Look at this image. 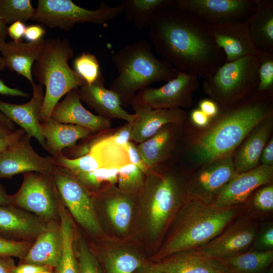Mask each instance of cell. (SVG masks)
Here are the masks:
<instances>
[{
    "mask_svg": "<svg viewBox=\"0 0 273 273\" xmlns=\"http://www.w3.org/2000/svg\"><path fill=\"white\" fill-rule=\"evenodd\" d=\"M13 131L0 122V139L11 134Z\"/></svg>",
    "mask_w": 273,
    "mask_h": 273,
    "instance_id": "obj_60",
    "label": "cell"
},
{
    "mask_svg": "<svg viewBox=\"0 0 273 273\" xmlns=\"http://www.w3.org/2000/svg\"><path fill=\"white\" fill-rule=\"evenodd\" d=\"M126 150L130 163L138 167L146 175H148L151 171L143 161L137 149V144L129 141L127 144Z\"/></svg>",
    "mask_w": 273,
    "mask_h": 273,
    "instance_id": "obj_46",
    "label": "cell"
},
{
    "mask_svg": "<svg viewBox=\"0 0 273 273\" xmlns=\"http://www.w3.org/2000/svg\"><path fill=\"white\" fill-rule=\"evenodd\" d=\"M78 93L81 101L102 117L110 120L121 119L126 122H133L135 119L134 114H130L124 109L119 95L105 87L103 74L94 83L79 87Z\"/></svg>",
    "mask_w": 273,
    "mask_h": 273,
    "instance_id": "obj_23",
    "label": "cell"
},
{
    "mask_svg": "<svg viewBox=\"0 0 273 273\" xmlns=\"http://www.w3.org/2000/svg\"><path fill=\"white\" fill-rule=\"evenodd\" d=\"M53 175L62 201L70 215L90 234H101L103 230L96 212L94 196L74 175L64 169L56 165Z\"/></svg>",
    "mask_w": 273,
    "mask_h": 273,
    "instance_id": "obj_11",
    "label": "cell"
},
{
    "mask_svg": "<svg viewBox=\"0 0 273 273\" xmlns=\"http://www.w3.org/2000/svg\"><path fill=\"white\" fill-rule=\"evenodd\" d=\"M261 165L273 166V140L271 139L263 149L259 159Z\"/></svg>",
    "mask_w": 273,
    "mask_h": 273,
    "instance_id": "obj_53",
    "label": "cell"
},
{
    "mask_svg": "<svg viewBox=\"0 0 273 273\" xmlns=\"http://www.w3.org/2000/svg\"><path fill=\"white\" fill-rule=\"evenodd\" d=\"M174 5L207 25L244 20L253 13L256 0H174Z\"/></svg>",
    "mask_w": 273,
    "mask_h": 273,
    "instance_id": "obj_16",
    "label": "cell"
},
{
    "mask_svg": "<svg viewBox=\"0 0 273 273\" xmlns=\"http://www.w3.org/2000/svg\"><path fill=\"white\" fill-rule=\"evenodd\" d=\"M115 128L94 134L82 143L69 148L67 158L63 154L53 157L56 165L72 174L101 168H117L130 163L125 148L107 138Z\"/></svg>",
    "mask_w": 273,
    "mask_h": 273,
    "instance_id": "obj_8",
    "label": "cell"
},
{
    "mask_svg": "<svg viewBox=\"0 0 273 273\" xmlns=\"http://www.w3.org/2000/svg\"><path fill=\"white\" fill-rule=\"evenodd\" d=\"M53 270L54 269L44 270V271H41V272H40L39 273H54Z\"/></svg>",
    "mask_w": 273,
    "mask_h": 273,
    "instance_id": "obj_63",
    "label": "cell"
},
{
    "mask_svg": "<svg viewBox=\"0 0 273 273\" xmlns=\"http://www.w3.org/2000/svg\"><path fill=\"white\" fill-rule=\"evenodd\" d=\"M46 40L43 38L26 43L13 40L6 42L1 52L6 67L26 78L31 85L34 84L32 66L42 53Z\"/></svg>",
    "mask_w": 273,
    "mask_h": 273,
    "instance_id": "obj_29",
    "label": "cell"
},
{
    "mask_svg": "<svg viewBox=\"0 0 273 273\" xmlns=\"http://www.w3.org/2000/svg\"><path fill=\"white\" fill-rule=\"evenodd\" d=\"M119 168H101L74 175L93 196L117 184Z\"/></svg>",
    "mask_w": 273,
    "mask_h": 273,
    "instance_id": "obj_36",
    "label": "cell"
},
{
    "mask_svg": "<svg viewBox=\"0 0 273 273\" xmlns=\"http://www.w3.org/2000/svg\"><path fill=\"white\" fill-rule=\"evenodd\" d=\"M256 3L249 19L251 38L258 50L273 49V1L256 0Z\"/></svg>",
    "mask_w": 273,
    "mask_h": 273,
    "instance_id": "obj_31",
    "label": "cell"
},
{
    "mask_svg": "<svg viewBox=\"0 0 273 273\" xmlns=\"http://www.w3.org/2000/svg\"><path fill=\"white\" fill-rule=\"evenodd\" d=\"M54 269L51 267L29 263H19L16 265L14 273H39L48 270Z\"/></svg>",
    "mask_w": 273,
    "mask_h": 273,
    "instance_id": "obj_51",
    "label": "cell"
},
{
    "mask_svg": "<svg viewBox=\"0 0 273 273\" xmlns=\"http://www.w3.org/2000/svg\"><path fill=\"white\" fill-rule=\"evenodd\" d=\"M0 122L12 131H14L15 130V126L14 123L1 112Z\"/></svg>",
    "mask_w": 273,
    "mask_h": 273,
    "instance_id": "obj_59",
    "label": "cell"
},
{
    "mask_svg": "<svg viewBox=\"0 0 273 273\" xmlns=\"http://www.w3.org/2000/svg\"><path fill=\"white\" fill-rule=\"evenodd\" d=\"M258 60V84L255 93L272 95L273 89V49H259Z\"/></svg>",
    "mask_w": 273,
    "mask_h": 273,
    "instance_id": "obj_39",
    "label": "cell"
},
{
    "mask_svg": "<svg viewBox=\"0 0 273 273\" xmlns=\"http://www.w3.org/2000/svg\"><path fill=\"white\" fill-rule=\"evenodd\" d=\"M149 28L156 52L178 72L205 78L225 62L208 25L174 4L158 12Z\"/></svg>",
    "mask_w": 273,
    "mask_h": 273,
    "instance_id": "obj_1",
    "label": "cell"
},
{
    "mask_svg": "<svg viewBox=\"0 0 273 273\" xmlns=\"http://www.w3.org/2000/svg\"><path fill=\"white\" fill-rule=\"evenodd\" d=\"M272 125L271 115L252 129L235 155L234 154V165L238 174L249 171L259 166L260 156L267 144Z\"/></svg>",
    "mask_w": 273,
    "mask_h": 273,
    "instance_id": "obj_30",
    "label": "cell"
},
{
    "mask_svg": "<svg viewBox=\"0 0 273 273\" xmlns=\"http://www.w3.org/2000/svg\"><path fill=\"white\" fill-rule=\"evenodd\" d=\"M181 133L182 125L168 123L151 138L137 145L143 161L150 169L170 160Z\"/></svg>",
    "mask_w": 273,
    "mask_h": 273,
    "instance_id": "obj_26",
    "label": "cell"
},
{
    "mask_svg": "<svg viewBox=\"0 0 273 273\" xmlns=\"http://www.w3.org/2000/svg\"><path fill=\"white\" fill-rule=\"evenodd\" d=\"M151 47L147 40L142 39L124 47L111 57L118 75L109 89L119 95L123 107L131 105L142 88L155 82L168 81L178 73L172 65L157 59Z\"/></svg>",
    "mask_w": 273,
    "mask_h": 273,
    "instance_id": "obj_5",
    "label": "cell"
},
{
    "mask_svg": "<svg viewBox=\"0 0 273 273\" xmlns=\"http://www.w3.org/2000/svg\"><path fill=\"white\" fill-rule=\"evenodd\" d=\"M78 88L70 90L56 104L51 117L61 123L81 126L95 134L111 128V120L95 115L82 105Z\"/></svg>",
    "mask_w": 273,
    "mask_h": 273,
    "instance_id": "obj_24",
    "label": "cell"
},
{
    "mask_svg": "<svg viewBox=\"0 0 273 273\" xmlns=\"http://www.w3.org/2000/svg\"><path fill=\"white\" fill-rule=\"evenodd\" d=\"M39 129L45 140V150L53 157L74 146L78 140L95 134L81 126L58 122L51 117L40 122Z\"/></svg>",
    "mask_w": 273,
    "mask_h": 273,
    "instance_id": "obj_28",
    "label": "cell"
},
{
    "mask_svg": "<svg viewBox=\"0 0 273 273\" xmlns=\"http://www.w3.org/2000/svg\"><path fill=\"white\" fill-rule=\"evenodd\" d=\"M264 273H273V266L271 265L269 266Z\"/></svg>",
    "mask_w": 273,
    "mask_h": 273,
    "instance_id": "obj_62",
    "label": "cell"
},
{
    "mask_svg": "<svg viewBox=\"0 0 273 273\" xmlns=\"http://www.w3.org/2000/svg\"><path fill=\"white\" fill-rule=\"evenodd\" d=\"M18 191L10 195L11 204L29 212L46 223L59 220L61 199L53 173L28 172L23 173Z\"/></svg>",
    "mask_w": 273,
    "mask_h": 273,
    "instance_id": "obj_10",
    "label": "cell"
},
{
    "mask_svg": "<svg viewBox=\"0 0 273 273\" xmlns=\"http://www.w3.org/2000/svg\"><path fill=\"white\" fill-rule=\"evenodd\" d=\"M96 256L104 273H133L149 262L139 252L124 247L102 251Z\"/></svg>",
    "mask_w": 273,
    "mask_h": 273,
    "instance_id": "obj_32",
    "label": "cell"
},
{
    "mask_svg": "<svg viewBox=\"0 0 273 273\" xmlns=\"http://www.w3.org/2000/svg\"><path fill=\"white\" fill-rule=\"evenodd\" d=\"M133 273H165L164 272L152 267L150 262L135 270Z\"/></svg>",
    "mask_w": 273,
    "mask_h": 273,
    "instance_id": "obj_57",
    "label": "cell"
},
{
    "mask_svg": "<svg viewBox=\"0 0 273 273\" xmlns=\"http://www.w3.org/2000/svg\"><path fill=\"white\" fill-rule=\"evenodd\" d=\"M243 211L240 206L221 208L187 196L149 261L155 262L174 253L204 246Z\"/></svg>",
    "mask_w": 273,
    "mask_h": 273,
    "instance_id": "obj_4",
    "label": "cell"
},
{
    "mask_svg": "<svg viewBox=\"0 0 273 273\" xmlns=\"http://www.w3.org/2000/svg\"><path fill=\"white\" fill-rule=\"evenodd\" d=\"M258 228L255 219L242 213L219 235L198 249L218 260L233 257L251 248Z\"/></svg>",
    "mask_w": 273,
    "mask_h": 273,
    "instance_id": "obj_14",
    "label": "cell"
},
{
    "mask_svg": "<svg viewBox=\"0 0 273 273\" xmlns=\"http://www.w3.org/2000/svg\"><path fill=\"white\" fill-rule=\"evenodd\" d=\"M76 255L79 273H104L96 255L83 239L77 240Z\"/></svg>",
    "mask_w": 273,
    "mask_h": 273,
    "instance_id": "obj_42",
    "label": "cell"
},
{
    "mask_svg": "<svg viewBox=\"0 0 273 273\" xmlns=\"http://www.w3.org/2000/svg\"><path fill=\"white\" fill-rule=\"evenodd\" d=\"M32 244L31 242L11 240L0 236V257H17L21 260Z\"/></svg>",
    "mask_w": 273,
    "mask_h": 273,
    "instance_id": "obj_43",
    "label": "cell"
},
{
    "mask_svg": "<svg viewBox=\"0 0 273 273\" xmlns=\"http://www.w3.org/2000/svg\"><path fill=\"white\" fill-rule=\"evenodd\" d=\"M131 105L135 119L130 141L136 144L151 138L163 125L168 123L183 125L188 118L186 112L182 108L153 109L133 100Z\"/></svg>",
    "mask_w": 273,
    "mask_h": 273,
    "instance_id": "obj_19",
    "label": "cell"
},
{
    "mask_svg": "<svg viewBox=\"0 0 273 273\" xmlns=\"http://www.w3.org/2000/svg\"><path fill=\"white\" fill-rule=\"evenodd\" d=\"M250 17L244 20L208 25L214 41L224 54L225 62L247 56H257L258 50L253 42L249 31Z\"/></svg>",
    "mask_w": 273,
    "mask_h": 273,
    "instance_id": "obj_17",
    "label": "cell"
},
{
    "mask_svg": "<svg viewBox=\"0 0 273 273\" xmlns=\"http://www.w3.org/2000/svg\"><path fill=\"white\" fill-rule=\"evenodd\" d=\"M46 29L40 24H33L26 26L25 38L30 41H36L43 38Z\"/></svg>",
    "mask_w": 273,
    "mask_h": 273,
    "instance_id": "obj_48",
    "label": "cell"
},
{
    "mask_svg": "<svg viewBox=\"0 0 273 273\" xmlns=\"http://www.w3.org/2000/svg\"><path fill=\"white\" fill-rule=\"evenodd\" d=\"M232 273H264L273 262V250L251 249L238 255L220 260Z\"/></svg>",
    "mask_w": 273,
    "mask_h": 273,
    "instance_id": "obj_35",
    "label": "cell"
},
{
    "mask_svg": "<svg viewBox=\"0 0 273 273\" xmlns=\"http://www.w3.org/2000/svg\"><path fill=\"white\" fill-rule=\"evenodd\" d=\"M246 201L245 213L256 219L266 217L273 212V185L269 184L256 189Z\"/></svg>",
    "mask_w": 273,
    "mask_h": 273,
    "instance_id": "obj_37",
    "label": "cell"
},
{
    "mask_svg": "<svg viewBox=\"0 0 273 273\" xmlns=\"http://www.w3.org/2000/svg\"><path fill=\"white\" fill-rule=\"evenodd\" d=\"M26 133L0 153V178L11 179L19 173L36 172L53 173L56 167L53 158L38 155Z\"/></svg>",
    "mask_w": 273,
    "mask_h": 273,
    "instance_id": "obj_15",
    "label": "cell"
},
{
    "mask_svg": "<svg viewBox=\"0 0 273 273\" xmlns=\"http://www.w3.org/2000/svg\"><path fill=\"white\" fill-rule=\"evenodd\" d=\"M191 121L197 126L205 128L209 126L211 119L199 108L193 110L190 114Z\"/></svg>",
    "mask_w": 273,
    "mask_h": 273,
    "instance_id": "obj_50",
    "label": "cell"
},
{
    "mask_svg": "<svg viewBox=\"0 0 273 273\" xmlns=\"http://www.w3.org/2000/svg\"><path fill=\"white\" fill-rule=\"evenodd\" d=\"M25 133V131L20 128L15 130L11 134L0 139V153L16 142Z\"/></svg>",
    "mask_w": 273,
    "mask_h": 273,
    "instance_id": "obj_52",
    "label": "cell"
},
{
    "mask_svg": "<svg viewBox=\"0 0 273 273\" xmlns=\"http://www.w3.org/2000/svg\"><path fill=\"white\" fill-rule=\"evenodd\" d=\"M11 205L10 195L7 193L4 187L0 184V205Z\"/></svg>",
    "mask_w": 273,
    "mask_h": 273,
    "instance_id": "obj_56",
    "label": "cell"
},
{
    "mask_svg": "<svg viewBox=\"0 0 273 273\" xmlns=\"http://www.w3.org/2000/svg\"><path fill=\"white\" fill-rule=\"evenodd\" d=\"M166 163L151 169L146 175L143 187L136 195L132 221L139 234L155 244L157 250L187 197V179Z\"/></svg>",
    "mask_w": 273,
    "mask_h": 273,
    "instance_id": "obj_3",
    "label": "cell"
},
{
    "mask_svg": "<svg viewBox=\"0 0 273 273\" xmlns=\"http://www.w3.org/2000/svg\"><path fill=\"white\" fill-rule=\"evenodd\" d=\"M198 108L211 119L215 118L219 113L218 105L211 99H205L200 101Z\"/></svg>",
    "mask_w": 273,
    "mask_h": 273,
    "instance_id": "obj_47",
    "label": "cell"
},
{
    "mask_svg": "<svg viewBox=\"0 0 273 273\" xmlns=\"http://www.w3.org/2000/svg\"><path fill=\"white\" fill-rule=\"evenodd\" d=\"M199 86L198 76L178 72L175 78L160 87L142 88L132 100L153 109L188 108L192 106L193 93Z\"/></svg>",
    "mask_w": 273,
    "mask_h": 273,
    "instance_id": "obj_12",
    "label": "cell"
},
{
    "mask_svg": "<svg viewBox=\"0 0 273 273\" xmlns=\"http://www.w3.org/2000/svg\"><path fill=\"white\" fill-rule=\"evenodd\" d=\"M15 266L13 257H0V273H14Z\"/></svg>",
    "mask_w": 273,
    "mask_h": 273,
    "instance_id": "obj_55",
    "label": "cell"
},
{
    "mask_svg": "<svg viewBox=\"0 0 273 273\" xmlns=\"http://www.w3.org/2000/svg\"><path fill=\"white\" fill-rule=\"evenodd\" d=\"M145 178L146 175L138 167L129 163L119 168L117 187L123 193L137 195Z\"/></svg>",
    "mask_w": 273,
    "mask_h": 273,
    "instance_id": "obj_40",
    "label": "cell"
},
{
    "mask_svg": "<svg viewBox=\"0 0 273 273\" xmlns=\"http://www.w3.org/2000/svg\"><path fill=\"white\" fill-rule=\"evenodd\" d=\"M6 68L5 60L2 56H0V71L4 70Z\"/></svg>",
    "mask_w": 273,
    "mask_h": 273,
    "instance_id": "obj_61",
    "label": "cell"
},
{
    "mask_svg": "<svg viewBox=\"0 0 273 273\" xmlns=\"http://www.w3.org/2000/svg\"><path fill=\"white\" fill-rule=\"evenodd\" d=\"M123 11L121 3L113 7L103 2L98 9L91 10L82 8L70 0H39L31 20L50 28H59L68 31L77 23L105 25Z\"/></svg>",
    "mask_w": 273,
    "mask_h": 273,
    "instance_id": "obj_9",
    "label": "cell"
},
{
    "mask_svg": "<svg viewBox=\"0 0 273 273\" xmlns=\"http://www.w3.org/2000/svg\"><path fill=\"white\" fill-rule=\"evenodd\" d=\"M32 86L33 95L29 102L15 104L0 101V112L20 126L30 138H35L45 150V140L39 129L44 94L41 84L34 83Z\"/></svg>",
    "mask_w": 273,
    "mask_h": 273,
    "instance_id": "obj_22",
    "label": "cell"
},
{
    "mask_svg": "<svg viewBox=\"0 0 273 273\" xmlns=\"http://www.w3.org/2000/svg\"><path fill=\"white\" fill-rule=\"evenodd\" d=\"M150 265L165 273H232L221 261L198 248L174 253Z\"/></svg>",
    "mask_w": 273,
    "mask_h": 273,
    "instance_id": "obj_20",
    "label": "cell"
},
{
    "mask_svg": "<svg viewBox=\"0 0 273 273\" xmlns=\"http://www.w3.org/2000/svg\"><path fill=\"white\" fill-rule=\"evenodd\" d=\"M0 94L12 96L28 97L29 94L17 88H11L7 86L0 78Z\"/></svg>",
    "mask_w": 273,
    "mask_h": 273,
    "instance_id": "obj_54",
    "label": "cell"
},
{
    "mask_svg": "<svg viewBox=\"0 0 273 273\" xmlns=\"http://www.w3.org/2000/svg\"><path fill=\"white\" fill-rule=\"evenodd\" d=\"M136 195L120 191L115 186L94 196L95 205L104 209L113 229L125 234L131 227L136 205Z\"/></svg>",
    "mask_w": 273,
    "mask_h": 273,
    "instance_id": "obj_21",
    "label": "cell"
},
{
    "mask_svg": "<svg viewBox=\"0 0 273 273\" xmlns=\"http://www.w3.org/2000/svg\"><path fill=\"white\" fill-rule=\"evenodd\" d=\"M74 71L84 80L90 84L102 74L99 61L96 57L88 52H83L73 61Z\"/></svg>",
    "mask_w": 273,
    "mask_h": 273,
    "instance_id": "obj_41",
    "label": "cell"
},
{
    "mask_svg": "<svg viewBox=\"0 0 273 273\" xmlns=\"http://www.w3.org/2000/svg\"><path fill=\"white\" fill-rule=\"evenodd\" d=\"M251 249L258 251L273 250V223L266 222L259 226Z\"/></svg>",
    "mask_w": 273,
    "mask_h": 273,
    "instance_id": "obj_44",
    "label": "cell"
},
{
    "mask_svg": "<svg viewBox=\"0 0 273 273\" xmlns=\"http://www.w3.org/2000/svg\"><path fill=\"white\" fill-rule=\"evenodd\" d=\"M59 222L63 240V252L54 273H79L78 263L74 251L75 228L71 215L62 200L59 206Z\"/></svg>",
    "mask_w": 273,
    "mask_h": 273,
    "instance_id": "obj_33",
    "label": "cell"
},
{
    "mask_svg": "<svg viewBox=\"0 0 273 273\" xmlns=\"http://www.w3.org/2000/svg\"><path fill=\"white\" fill-rule=\"evenodd\" d=\"M133 122H126L120 127L115 128L113 132L107 138L115 144L125 148L130 141Z\"/></svg>",
    "mask_w": 273,
    "mask_h": 273,
    "instance_id": "obj_45",
    "label": "cell"
},
{
    "mask_svg": "<svg viewBox=\"0 0 273 273\" xmlns=\"http://www.w3.org/2000/svg\"><path fill=\"white\" fill-rule=\"evenodd\" d=\"M35 9L30 0H0V21L5 24L32 19Z\"/></svg>",
    "mask_w": 273,
    "mask_h": 273,
    "instance_id": "obj_38",
    "label": "cell"
},
{
    "mask_svg": "<svg viewBox=\"0 0 273 273\" xmlns=\"http://www.w3.org/2000/svg\"><path fill=\"white\" fill-rule=\"evenodd\" d=\"M48 223L35 215L12 205H0V236L7 239L35 241Z\"/></svg>",
    "mask_w": 273,
    "mask_h": 273,
    "instance_id": "obj_25",
    "label": "cell"
},
{
    "mask_svg": "<svg viewBox=\"0 0 273 273\" xmlns=\"http://www.w3.org/2000/svg\"><path fill=\"white\" fill-rule=\"evenodd\" d=\"M63 240L60 222L48 223L47 229L36 238L25 257L20 263L46 266L54 269L63 252Z\"/></svg>",
    "mask_w": 273,
    "mask_h": 273,
    "instance_id": "obj_27",
    "label": "cell"
},
{
    "mask_svg": "<svg viewBox=\"0 0 273 273\" xmlns=\"http://www.w3.org/2000/svg\"><path fill=\"white\" fill-rule=\"evenodd\" d=\"M272 177L273 166L263 165L238 174L222 188L212 204L221 208L240 206L256 189L270 184Z\"/></svg>",
    "mask_w": 273,
    "mask_h": 273,
    "instance_id": "obj_18",
    "label": "cell"
},
{
    "mask_svg": "<svg viewBox=\"0 0 273 273\" xmlns=\"http://www.w3.org/2000/svg\"><path fill=\"white\" fill-rule=\"evenodd\" d=\"M234 154L214 160L200 167L187 179V196L212 204L222 188L238 174Z\"/></svg>",
    "mask_w": 273,
    "mask_h": 273,
    "instance_id": "obj_13",
    "label": "cell"
},
{
    "mask_svg": "<svg viewBox=\"0 0 273 273\" xmlns=\"http://www.w3.org/2000/svg\"><path fill=\"white\" fill-rule=\"evenodd\" d=\"M73 54L74 49L67 39L50 38L46 40L43 50L34 62L33 72L35 79L46 88L41 121L51 117L53 109L63 96L86 84L68 64Z\"/></svg>",
    "mask_w": 273,
    "mask_h": 273,
    "instance_id": "obj_6",
    "label": "cell"
},
{
    "mask_svg": "<svg viewBox=\"0 0 273 273\" xmlns=\"http://www.w3.org/2000/svg\"><path fill=\"white\" fill-rule=\"evenodd\" d=\"M272 114V95L255 92L234 105L220 108L213 124L191 142L189 152L192 160L200 167L234 154L252 129Z\"/></svg>",
    "mask_w": 273,
    "mask_h": 273,
    "instance_id": "obj_2",
    "label": "cell"
},
{
    "mask_svg": "<svg viewBox=\"0 0 273 273\" xmlns=\"http://www.w3.org/2000/svg\"><path fill=\"white\" fill-rule=\"evenodd\" d=\"M7 25L0 21V52L6 43V38L8 34Z\"/></svg>",
    "mask_w": 273,
    "mask_h": 273,
    "instance_id": "obj_58",
    "label": "cell"
},
{
    "mask_svg": "<svg viewBox=\"0 0 273 273\" xmlns=\"http://www.w3.org/2000/svg\"><path fill=\"white\" fill-rule=\"evenodd\" d=\"M258 84L256 56L225 62L205 78L203 89L220 108L234 105L253 95Z\"/></svg>",
    "mask_w": 273,
    "mask_h": 273,
    "instance_id": "obj_7",
    "label": "cell"
},
{
    "mask_svg": "<svg viewBox=\"0 0 273 273\" xmlns=\"http://www.w3.org/2000/svg\"><path fill=\"white\" fill-rule=\"evenodd\" d=\"M125 19L142 30L149 27L155 15L162 9L174 4V0H123Z\"/></svg>",
    "mask_w": 273,
    "mask_h": 273,
    "instance_id": "obj_34",
    "label": "cell"
},
{
    "mask_svg": "<svg viewBox=\"0 0 273 273\" xmlns=\"http://www.w3.org/2000/svg\"><path fill=\"white\" fill-rule=\"evenodd\" d=\"M26 26L21 21H16L7 28V33L13 41H20L24 35Z\"/></svg>",
    "mask_w": 273,
    "mask_h": 273,
    "instance_id": "obj_49",
    "label": "cell"
}]
</instances>
